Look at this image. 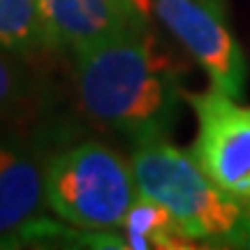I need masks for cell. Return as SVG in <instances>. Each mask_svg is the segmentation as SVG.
<instances>
[{
	"instance_id": "3",
	"label": "cell",
	"mask_w": 250,
	"mask_h": 250,
	"mask_svg": "<svg viewBox=\"0 0 250 250\" xmlns=\"http://www.w3.org/2000/svg\"><path fill=\"white\" fill-rule=\"evenodd\" d=\"M137 197L132 162L102 142L72 144L44 162L46 208L62 225L90 232L121 227Z\"/></svg>"
},
{
	"instance_id": "9",
	"label": "cell",
	"mask_w": 250,
	"mask_h": 250,
	"mask_svg": "<svg viewBox=\"0 0 250 250\" xmlns=\"http://www.w3.org/2000/svg\"><path fill=\"white\" fill-rule=\"evenodd\" d=\"M0 49L9 54L49 49L37 0H0Z\"/></svg>"
},
{
	"instance_id": "5",
	"label": "cell",
	"mask_w": 250,
	"mask_h": 250,
	"mask_svg": "<svg viewBox=\"0 0 250 250\" xmlns=\"http://www.w3.org/2000/svg\"><path fill=\"white\" fill-rule=\"evenodd\" d=\"M153 12L202 67L213 88L236 100L243 98L248 62L227 26L225 7L211 0H153Z\"/></svg>"
},
{
	"instance_id": "8",
	"label": "cell",
	"mask_w": 250,
	"mask_h": 250,
	"mask_svg": "<svg viewBox=\"0 0 250 250\" xmlns=\"http://www.w3.org/2000/svg\"><path fill=\"white\" fill-rule=\"evenodd\" d=\"M123 248L132 250H188L197 243L183 232L179 220L162 204L139 195L121 225Z\"/></svg>"
},
{
	"instance_id": "1",
	"label": "cell",
	"mask_w": 250,
	"mask_h": 250,
	"mask_svg": "<svg viewBox=\"0 0 250 250\" xmlns=\"http://www.w3.org/2000/svg\"><path fill=\"white\" fill-rule=\"evenodd\" d=\"M186 65L151 28H137L74 56L83 111L132 144L169 137L186 100Z\"/></svg>"
},
{
	"instance_id": "12",
	"label": "cell",
	"mask_w": 250,
	"mask_h": 250,
	"mask_svg": "<svg viewBox=\"0 0 250 250\" xmlns=\"http://www.w3.org/2000/svg\"><path fill=\"white\" fill-rule=\"evenodd\" d=\"M211 2H215V5H220V7H225V0H211Z\"/></svg>"
},
{
	"instance_id": "11",
	"label": "cell",
	"mask_w": 250,
	"mask_h": 250,
	"mask_svg": "<svg viewBox=\"0 0 250 250\" xmlns=\"http://www.w3.org/2000/svg\"><path fill=\"white\" fill-rule=\"evenodd\" d=\"M114 7L125 14L132 23L142 28H151L153 19H155V12H153V0H109Z\"/></svg>"
},
{
	"instance_id": "6",
	"label": "cell",
	"mask_w": 250,
	"mask_h": 250,
	"mask_svg": "<svg viewBox=\"0 0 250 250\" xmlns=\"http://www.w3.org/2000/svg\"><path fill=\"white\" fill-rule=\"evenodd\" d=\"M44 165L33 148L0 139V246H17L42 218Z\"/></svg>"
},
{
	"instance_id": "2",
	"label": "cell",
	"mask_w": 250,
	"mask_h": 250,
	"mask_svg": "<svg viewBox=\"0 0 250 250\" xmlns=\"http://www.w3.org/2000/svg\"><path fill=\"white\" fill-rule=\"evenodd\" d=\"M130 162L139 195L165 206L197 246L250 248V211L208 179L195 153L165 137L134 144Z\"/></svg>"
},
{
	"instance_id": "10",
	"label": "cell",
	"mask_w": 250,
	"mask_h": 250,
	"mask_svg": "<svg viewBox=\"0 0 250 250\" xmlns=\"http://www.w3.org/2000/svg\"><path fill=\"white\" fill-rule=\"evenodd\" d=\"M26 74L9 51L0 49V111H7L26 95Z\"/></svg>"
},
{
	"instance_id": "4",
	"label": "cell",
	"mask_w": 250,
	"mask_h": 250,
	"mask_svg": "<svg viewBox=\"0 0 250 250\" xmlns=\"http://www.w3.org/2000/svg\"><path fill=\"white\" fill-rule=\"evenodd\" d=\"M186 102L197 118V162L225 195L250 211V107L213 86L188 93Z\"/></svg>"
},
{
	"instance_id": "7",
	"label": "cell",
	"mask_w": 250,
	"mask_h": 250,
	"mask_svg": "<svg viewBox=\"0 0 250 250\" xmlns=\"http://www.w3.org/2000/svg\"><path fill=\"white\" fill-rule=\"evenodd\" d=\"M37 9L49 49L72 56L142 28L109 0H37Z\"/></svg>"
}]
</instances>
